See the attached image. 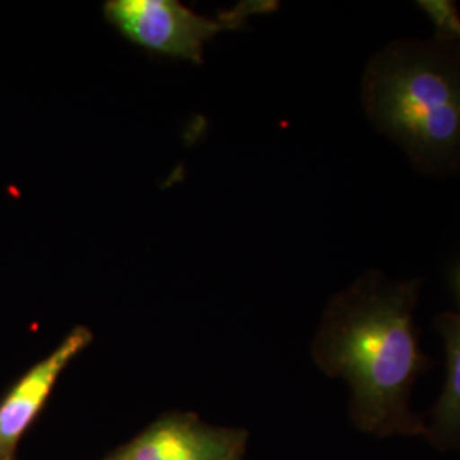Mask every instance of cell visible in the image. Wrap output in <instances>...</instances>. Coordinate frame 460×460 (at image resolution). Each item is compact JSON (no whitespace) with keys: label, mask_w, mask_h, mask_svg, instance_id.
Returning a JSON list of instances; mask_svg holds the SVG:
<instances>
[{"label":"cell","mask_w":460,"mask_h":460,"mask_svg":"<svg viewBox=\"0 0 460 460\" xmlns=\"http://www.w3.org/2000/svg\"><path fill=\"white\" fill-rule=\"evenodd\" d=\"M421 279L367 270L329 304L315 343L323 368L345 378L363 431L425 433L410 410L412 384L428 367L414 328Z\"/></svg>","instance_id":"obj_1"},{"label":"cell","mask_w":460,"mask_h":460,"mask_svg":"<svg viewBox=\"0 0 460 460\" xmlns=\"http://www.w3.org/2000/svg\"><path fill=\"white\" fill-rule=\"evenodd\" d=\"M363 113L416 172L460 174V49L433 38H395L365 64Z\"/></svg>","instance_id":"obj_2"},{"label":"cell","mask_w":460,"mask_h":460,"mask_svg":"<svg viewBox=\"0 0 460 460\" xmlns=\"http://www.w3.org/2000/svg\"><path fill=\"white\" fill-rule=\"evenodd\" d=\"M279 9L273 0H243L218 16H201L176 0H108L102 14L125 40L152 53L201 64L217 34L234 31L247 19Z\"/></svg>","instance_id":"obj_3"},{"label":"cell","mask_w":460,"mask_h":460,"mask_svg":"<svg viewBox=\"0 0 460 460\" xmlns=\"http://www.w3.org/2000/svg\"><path fill=\"white\" fill-rule=\"evenodd\" d=\"M416 7L433 26V40L460 49V14L452 0H420Z\"/></svg>","instance_id":"obj_7"},{"label":"cell","mask_w":460,"mask_h":460,"mask_svg":"<svg viewBox=\"0 0 460 460\" xmlns=\"http://www.w3.org/2000/svg\"><path fill=\"white\" fill-rule=\"evenodd\" d=\"M232 437L186 420H165L108 460H232Z\"/></svg>","instance_id":"obj_5"},{"label":"cell","mask_w":460,"mask_h":460,"mask_svg":"<svg viewBox=\"0 0 460 460\" xmlns=\"http://www.w3.org/2000/svg\"><path fill=\"white\" fill-rule=\"evenodd\" d=\"M93 341V332L77 326L47 358L36 363L0 404V460H9L17 440L47 402L66 365Z\"/></svg>","instance_id":"obj_4"},{"label":"cell","mask_w":460,"mask_h":460,"mask_svg":"<svg viewBox=\"0 0 460 460\" xmlns=\"http://www.w3.org/2000/svg\"><path fill=\"white\" fill-rule=\"evenodd\" d=\"M435 326L445 343L447 378L431 412L429 431L437 442L460 444V313L440 314Z\"/></svg>","instance_id":"obj_6"}]
</instances>
